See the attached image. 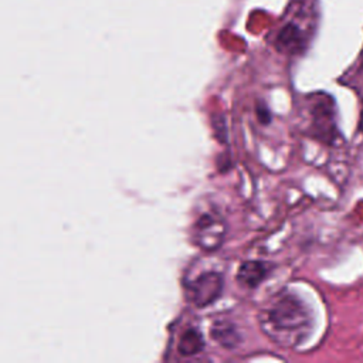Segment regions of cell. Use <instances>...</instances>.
I'll use <instances>...</instances> for the list:
<instances>
[{"label": "cell", "instance_id": "cell-1", "mask_svg": "<svg viewBox=\"0 0 363 363\" xmlns=\"http://www.w3.org/2000/svg\"><path fill=\"white\" fill-rule=\"evenodd\" d=\"M308 313L302 302L285 295L279 298L268 312V323L275 332H295L306 328Z\"/></svg>", "mask_w": 363, "mask_h": 363}, {"label": "cell", "instance_id": "cell-2", "mask_svg": "<svg viewBox=\"0 0 363 363\" xmlns=\"http://www.w3.org/2000/svg\"><path fill=\"white\" fill-rule=\"evenodd\" d=\"M223 277L217 271H207L184 285L186 298L196 308H206L211 305L223 292Z\"/></svg>", "mask_w": 363, "mask_h": 363}, {"label": "cell", "instance_id": "cell-3", "mask_svg": "<svg viewBox=\"0 0 363 363\" xmlns=\"http://www.w3.org/2000/svg\"><path fill=\"white\" fill-rule=\"evenodd\" d=\"M225 237V223L217 213L201 214L193 225V240L203 251H217Z\"/></svg>", "mask_w": 363, "mask_h": 363}, {"label": "cell", "instance_id": "cell-4", "mask_svg": "<svg viewBox=\"0 0 363 363\" xmlns=\"http://www.w3.org/2000/svg\"><path fill=\"white\" fill-rule=\"evenodd\" d=\"M313 126H315L316 135L326 142H332V139L336 135L333 101L326 95H323L322 99L316 101L315 104Z\"/></svg>", "mask_w": 363, "mask_h": 363}, {"label": "cell", "instance_id": "cell-5", "mask_svg": "<svg viewBox=\"0 0 363 363\" xmlns=\"http://www.w3.org/2000/svg\"><path fill=\"white\" fill-rule=\"evenodd\" d=\"M303 47H305V37L301 28L294 23L285 24L277 37V48L282 52L296 54L302 51Z\"/></svg>", "mask_w": 363, "mask_h": 363}, {"label": "cell", "instance_id": "cell-6", "mask_svg": "<svg viewBox=\"0 0 363 363\" xmlns=\"http://www.w3.org/2000/svg\"><path fill=\"white\" fill-rule=\"evenodd\" d=\"M268 268L262 261L242 262L237 271V281L247 288H257L267 277Z\"/></svg>", "mask_w": 363, "mask_h": 363}, {"label": "cell", "instance_id": "cell-7", "mask_svg": "<svg viewBox=\"0 0 363 363\" xmlns=\"http://www.w3.org/2000/svg\"><path fill=\"white\" fill-rule=\"evenodd\" d=\"M210 335L217 343L227 349L235 347L240 342V335L235 325L227 319L214 320L210 328Z\"/></svg>", "mask_w": 363, "mask_h": 363}, {"label": "cell", "instance_id": "cell-8", "mask_svg": "<svg viewBox=\"0 0 363 363\" xmlns=\"http://www.w3.org/2000/svg\"><path fill=\"white\" fill-rule=\"evenodd\" d=\"M204 347V340H203V336L201 333L196 329V328H189L186 329L182 336H180V340H179V345H177V349H179V353L182 356H193V354H197L203 350Z\"/></svg>", "mask_w": 363, "mask_h": 363}, {"label": "cell", "instance_id": "cell-9", "mask_svg": "<svg viewBox=\"0 0 363 363\" xmlns=\"http://www.w3.org/2000/svg\"><path fill=\"white\" fill-rule=\"evenodd\" d=\"M360 130H363V111H362V115H360V125H359Z\"/></svg>", "mask_w": 363, "mask_h": 363}]
</instances>
